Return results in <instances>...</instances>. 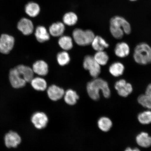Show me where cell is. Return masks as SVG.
<instances>
[{
  "label": "cell",
  "instance_id": "6da1fadb",
  "mask_svg": "<svg viewBox=\"0 0 151 151\" xmlns=\"http://www.w3.org/2000/svg\"><path fill=\"white\" fill-rule=\"evenodd\" d=\"M87 91L91 99L97 101L100 98V91H101L105 98L110 97L111 92L108 83L101 78H94L88 82L86 86Z\"/></svg>",
  "mask_w": 151,
  "mask_h": 151
},
{
  "label": "cell",
  "instance_id": "7a4b0ae2",
  "mask_svg": "<svg viewBox=\"0 0 151 151\" xmlns=\"http://www.w3.org/2000/svg\"><path fill=\"white\" fill-rule=\"evenodd\" d=\"M133 58L139 65H147L151 63V47L145 43H141L135 47Z\"/></svg>",
  "mask_w": 151,
  "mask_h": 151
},
{
  "label": "cell",
  "instance_id": "3957f363",
  "mask_svg": "<svg viewBox=\"0 0 151 151\" xmlns=\"http://www.w3.org/2000/svg\"><path fill=\"white\" fill-rule=\"evenodd\" d=\"M73 36L77 45L81 46H86L91 44L95 36L91 30L84 31L80 28H76L73 30Z\"/></svg>",
  "mask_w": 151,
  "mask_h": 151
},
{
  "label": "cell",
  "instance_id": "277c9868",
  "mask_svg": "<svg viewBox=\"0 0 151 151\" xmlns=\"http://www.w3.org/2000/svg\"><path fill=\"white\" fill-rule=\"evenodd\" d=\"M83 66L85 69L89 71L90 75L94 78H97L101 73V66L93 56L88 55L85 56Z\"/></svg>",
  "mask_w": 151,
  "mask_h": 151
},
{
  "label": "cell",
  "instance_id": "5b68a950",
  "mask_svg": "<svg viewBox=\"0 0 151 151\" xmlns=\"http://www.w3.org/2000/svg\"><path fill=\"white\" fill-rule=\"evenodd\" d=\"M9 79L11 86L15 88H23L27 83L16 67L9 71Z\"/></svg>",
  "mask_w": 151,
  "mask_h": 151
},
{
  "label": "cell",
  "instance_id": "8992f818",
  "mask_svg": "<svg viewBox=\"0 0 151 151\" xmlns=\"http://www.w3.org/2000/svg\"><path fill=\"white\" fill-rule=\"evenodd\" d=\"M14 43L15 39L12 36L2 34L0 37V52L4 54H9L14 48Z\"/></svg>",
  "mask_w": 151,
  "mask_h": 151
},
{
  "label": "cell",
  "instance_id": "52a82bcc",
  "mask_svg": "<svg viewBox=\"0 0 151 151\" xmlns=\"http://www.w3.org/2000/svg\"><path fill=\"white\" fill-rule=\"evenodd\" d=\"M31 120L37 129H41L46 127L48 122V118L45 113L37 112L34 113L32 116Z\"/></svg>",
  "mask_w": 151,
  "mask_h": 151
},
{
  "label": "cell",
  "instance_id": "ba28073f",
  "mask_svg": "<svg viewBox=\"0 0 151 151\" xmlns=\"http://www.w3.org/2000/svg\"><path fill=\"white\" fill-rule=\"evenodd\" d=\"M114 88L119 95L124 97H127L132 93L133 90L132 85L124 79L117 81L115 83Z\"/></svg>",
  "mask_w": 151,
  "mask_h": 151
},
{
  "label": "cell",
  "instance_id": "9c48e42d",
  "mask_svg": "<svg viewBox=\"0 0 151 151\" xmlns=\"http://www.w3.org/2000/svg\"><path fill=\"white\" fill-rule=\"evenodd\" d=\"M110 25L121 28L124 33L129 35L131 32V25L127 21L122 17L116 16L111 19Z\"/></svg>",
  "mask_w": 151,
  "mask_h": 151
},
{
  "label": "cell",
  "instance_id": "30bf717a",
  "mask_svg": "<svg viewBox=\"0 0 151 151\" xmlns=\"http://www.w3.org/2000/svg\"><path fill=\"white\" fill-rule=\"evenodd\" d=\"M4 141L7 148H16L21 142L22 139L17 133L11 131L5 135Z\"/></svg>",
  "mask_w": 151,
  "mask_h": 151
},
{
  "label": "cell",
  "instance_id": "8fae6325",
  "mask_svg": "<svg viewBox=\"0 0 151 151\" xmlns=\"http://www.w3.org/2000/svg\"><path fill=\"white\" fill-rule=\"evenodd\" d=\"M19 31L25 35H29L33 33L34 26L32 22L27 18H22L17 24Z\"/></svg>",
  "mask_w": 151,
  "mask_h": 151
},
{
  "label": "cell",
  "instance_id": "7c38bea8",
  "mask_svg": "<svg viewBox=\"0 0 151 151\" xmlns=\"http://www.w3.org/2000/svg\"><path fill=\"white\" fill-rule=\"evenodd\" d=\"M65 93V91L63 88L55 85H52L49 87L47 90L48 97L54 101L61 99L63 97Z\"/></svg>",
  "mask_w": 151,
  "mask_h": 151
},
{
  "label": "cell",
  "instance_id": "4fadbf2b",
  "mask_svg": "<svg viewBox=\"0 0 151 151\" xmlns=\"http://www.w3.org/2000/svg\"><path fill=\"white\" fill-rule=\"evenodd\" d=\"M34 73L40 76H45L48 73V66L46 62L39 60L33 64L32 68Z\"/></svg>",
  "mask_w": 151,
  "mask_h": 151
},
{
  "label": "cell",
  "instance_id": "5bb4252c",
  "mask_svg": "<svg viewBox=\"0 0 151 151\" xmlns=\"http://www.w3.org/2000/svg\"><path fill=\"white\" fill-rule=\"evenodd\" d=\"M35 35L37 40L40 42H44L50 39V34L43 26H37L35 30Z\"/></svg>",
  "mask_w": 151,
  "mask_h": 151
},
{
  "label": "cell",
  "instance_id": "9a60e30c",
  "mask_svg": "<svg viewBox=\"0 0 151 151\" xmlns=\"http://www.w3.org/2000/svg\"><path fill=\"white\" fill-rule=\"evenodd\" d=\"M26 82H31L34 78V72L31 68L22 65H18L16 67Z\"/></svg>",
  "mask_w": 151,
  "mask_h": 151
},
{
  "label": "cell",
  "instance_id": "2e32d148",
  "mask_svg": "<svg viewBox=\"0 0 151 151\" xmlns=\"http://www.w3.org/2000/svg\"><path fill=\"white\" fill-rule=\"evenodd\" d=\"M65 29V24L62 22H58L52 24L50 26L49 32L52 36L60 37L63 35Z\"/></svg>",
  "mask_w": 151,
  "mask_h": 151
},
{
  "label": "cell",
  "instance_id": "e0dca14e",
  "mask_svg": "<svg viewBox=\"0 0 151 151\" xmlns=\"http://www.w3.org/2000/svg\"><path fill=\"white\" fill-rule=\"evenodd\" d=\"M114 52L116 56L124 58L129 55L130 48L127 43L121 42L117 43L115 47Z\"/></svg>",
  "mask_w": 151,
  "mask_h": 151
},
{
  "label": "cell",
  "instance_id": "ac0fdd59",
  "mask_svg": "<svg viewBox=\"0 0 151 151\" xmlns=\"http://www.w3.org/2000/svg\"><path fill=\"white\" fill-rule=\"evenodd\" d=\"M136 140L139 146L143 148H148L151 146V137L146 132H142L138 135Z\"/></svg>",
  "mask_w": 151,
  "mask_h": 151
},
{
  "label": "cell",
  "instance_id": "d6986e66",
  "mask_svg": "<svg viewBox=\"0 0 151 151\" xmlns=\"http://www.w3.org/2000/svg\"><path fill=\"white\" fill-rule=\"evenodd\" d=\"M91 45L94 50L97 51L103 50L109 46V45L105 39L99 36L94 37Z\"/></svg>",
  "mask_w": 151,
  "mask_h": 151
},
{
  "label": "cell",
  "instance_id": "ffe728a7",
  "mask_svg": "<svg viewBox=\"0 0 151 151\" xmlns=\"http://www.w3.org/2000/svg\"><path fill=\"white\" fill-rule=\"evenodd\" d=\"M40 11V6L34 2H30L26 4L25 7V12L28 16L35 17L39 14Z\"/></svg>",
  "mask_w": 151,
  "mask_h": 151
},
{
  "label": "cell",
  "instance_id": "44dd1931",
  "mask_svg": "<svg viewBox=\"0 0 151 151\" xmlns=\"http://www.w3.org/2000/svg\"><path fill=\"white\" fill-rule=\"evenodd\" d=\"M30 82L34 89L38 91H43L47 88L46 81L42 77H34Z\"/></svg>",
  "mask_w": 151,
  "mask_h": 151
},
{
  "label": "cell",
  "instance_id": "7402d4cb",
  "mask_svg": "<svg viewBox=\"0 0 151 151\" xmlns=\"http://www.w3.org/2000/svg\"><path fill=\"white\" fill-rule=\"evenodd\" d=\"M64 100L68 105H73L77 103L79 97L76 92L72 89H68L65 92Z\"/></svg>",
  "mask_w": 151,
  "mask_h": 151
},
{
  "label": "cell",
  "instance_id": "603a6c76",
  "mask_svg": "<svg viewBox=\"0 0 151 151\" xmlns=\"http://www.w3.org/2000/svg\"><path fill=\"white\" fill-rule=\"evenodd\" d=\"M124 70V66L120 62H115L109 66V73L113 76L118 77L122 75Z\"/></svg>",
  "mask_w": 151,
  "mask_h": 151
},
{
  "label": "cell",
  "instance_id": "cb8c5ba5",
  "mask_svg": "<svg viewBox=\"0 0 151 151\" xmlns=\"http://www.w3.org/2000/svg\"><path fill=\"white\" fill-rule=\"evenodd\" d=\"M58 43L61 48L65 51L70 50L73 46V39L68 36H61L58 40Z\"/></svg>",
  "mask_w": 151,
  "mask_h": 151
},
{
  "label": "cell",
  "instance_id": "d4e9b609",
  "mask_svg": "<svg viewBox=\"0 0 151 151\" xmlns=\"http://www.w3.org/2000/svg\"><path fill=\"white\" fill-rule=\"evenodd\" d=\"M98 126L100 129L104 132L109 131L112 126V122L110 119L107 117L100 118L98 121Z\"/></svg>",
  "mask_w": 151,
  "mask_h": 151
},
{
  "label": "cell",
  "instance_id": "484cf974",
  "mask_svg": "<svg viewBox=\"0 0 151 151\" xmlns=\"http://www.w3.org/2000/svg\"><path fill=\"white\" fill-rule=\"evenodd\" d=\"M78 17L73 12L66 13L63 17V23L69 26H73L76 24L78 21Z\"/></svg>",
  "mask_w": 151,
  "mask_h": 151
},
{
  "label": "cell",
  "instance_id": "4316f807",
  "mask_svg": "<svg viewBox=\"0 0 151 151\" xmlns=\"http://www.w3.org/2000/svg\"><path fill=\"white\" fill-rule=\"evenodd\" d=\"M93 57L96 62L100 65H106L109 60V56L107 53L103 50L97 51Z\"/></svg>",
  "mask_w": 151,
  "mask_h": 151
},
{
  "label": "cell",
  "instance_id": "83f0119b",
  "mask_svg": "<svg viewBox=\"0 0 151 151\" xmlns=\"http://www.w3.org/2000/svg\"><path fill=\"white\" fill-rule=\"evenodd\" d=\"M57 60L59 65L62 66L67 65L70 61L69 55L66 51L60 52L57 56Z\"/></svg>",
  "mask_w": 151,
  "mask_h": 151
},
{
  "label": "cell",
  "instance_id": "f1b7e54d",
  "mask_svg": "<svg viewBox=\"0 0 151 151\" xmlns=\"http://www.w3.org/2000/svg\"><path fill=\"white\" fill-rule=\"evenodd\" d=\"M137 119L141 124H148L151 123V111H146L140 113L138 116Z\"/></svg>",
  "mask_w": 151,
  "mask_h": 151
},
{
  "label": "cell",
  "instance_id": "f546056e",
  "mask_svg": "<svg viewBox=\"0 0 151 151\" xmlns=\"http://www.w3.org/2000/svg\"><path fill=\"white\" fill-rule=\"evenodd\" d=\"M138 103L142 106L151 110V97L146 94H142L137 99Z\"/></svg>",
  "mask_w": 151,
  "mask_h": 151
},
{
  "label": "cell",
  "instance_id": "4dcf8cb0",
  "mask_svg": "<svg viewBox=\"0 0 151 151\" xmlns=\"http://www.w3.org/2000/svg\"><path fill=\"white\" fill-rule=\"evenodd\" d=\"M110 31L113 36L115 38L120 39H122L124 35V32L121 28H118L115 26L110 25Z\"/></svg>",
  "mask_w": 151,
  "mask_h": 151
},
{
  "label": "cell",
  "instance_id": "1f68e13d",
  "mask_svg": "<svg viewBox=\"0 0 151 151\" xmlns=\"http://www.w3.org/2000/svg\"><path fill=\"white\" fill-rule=\"evenodd\" d=\"M145 94L151 97V84L148 85L147 86Z\"/></svg>",
  "mask_w": 151,
  "mask_h": 151
},
{
  "label": "cell",
  "instance_id": "d6a6232c",
  "mask_svg": "<svg viewBox=\"0 0 151 151\" xmlns=\"http://www.w3.org/2000/svg\"><path fill=\"white\" fill-rule=\"evenodd\" d=\"M124 151H140L139 149L136 148H131L130 147L126 148Z\"/></svg>",
  "mask_w": 151,
  "mask_h": 151
},
{
  "label": "cell",
  "instance_id": "836d02e7",
  "mask_svg": "<svg viewBox=\"0 0 151 151\" xmlns=\"http://www.w3.org/2000/svg\"><path fill=\"white\" fill-rule=\"evenodd\" d=\"M130 1H137V0H130Z\"/></svg>",
  "mask_w": 151,
  "mask_h": 151
}]
</instances>
